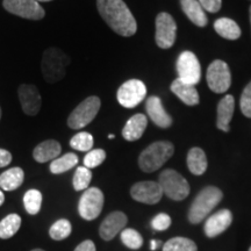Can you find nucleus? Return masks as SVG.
Segmentation results:
<instances>
[{
    "instance_id": "10",
    "label": "nucleus",
    "mask_w": 251,
    "mask_h": 251,
    "mask_svg": "<svg viewBox=\"0 0 251 251\" xmlns=\"http://www.w3.org/2000/svg\"><path fill=\"white\" fill-rule=\"evenodd\" d=\"M207 84L215 93H224L228 91L231 84V75L227 63L216 59L207 70Z\"/></svg>"
},
{
    "instance_id": "13",
    "label": "nucleus",
    "mask_w": 251,
    "mask_h": 251,
    "mask_svg": "<svg viewBox=\"0 0 251 251\" xmlns=\"http://www.w3.org/2000/svg\"><path fill=\"white\" fill-rule=\"evenodd\" d=\"M130 196L136 201L148 205H155L162 199L163 190L156 181H140L133 185Z\"/></svg>"
},
{
    "instance_id": "47",
    "label": "nucleus",
    "mask_w": 251,
    "mask_h": 251,
    "mask_svg": "<svg viewBox=\"0 0 251 251\" xmlns=\"http://www.w3.org/2000/svg\"><path fill=\"white\" fill-rule=\"evenodd\" d=\"M249 251H251V247H250V249H249Z\"/></svg>"
},
{
    "instance_id": "45",
    "label": "nucleus",
    "mask_w": 251,
    "mask_h": 251,
    "mask_svg": "<svg viewBox=\"0 0 251 251\" xmlns=\"http://www.w3.org/2000/svg\"><path fill=\"white\" fill-rule=\"evenodd\" d=\"M31 251H45V250H42V249H34V250H31Z\"/></svg>"
},
{
    "instance_id": "16",
    "label": "nucleus",
    "mask_w": 251,
    "mask_h": 251,
    "mask_svg": "<svg viewBox=\"0 0 251 251\" xmlns=\"http://www.w3.org/2000/svg\"><path fill=\"white\" fill-rule=\"evenodd\" d=\"M233 222V214L229 209H221V211L214 213L206 220L205 234L207 237H216L220 234H222L226 229L229 228V226Z\"/></svg>"
},
{
    "instance_id": "8",
    "label": "nucleus",
    "mask_w": 251,
    "mask_h": 251,
    "mask_svg": "<svg viewBox=\"0 0 251 251\" xmlns=\"http://www.w3.org/2000/svg\"><path fill=\"white\" fill-rule=\"evenodd\" d=\"M178 78L196 86L201 79V67L199 59L192 51H183L177 59Z\"/></svg>"
},
{
    "instance_id": "22",
    "label": "nucleus",
    "mask_w": 251,
    "mask_h": 251,
    "mask_svg": "<svg viewBox=\"0 0 251 251\" xmlns=\"http://www.w3.org/2000/svg\"><path fill=\"white\" fill-rule=\"evenodd\" d=\"M180 6L186 17L197 26L205 27L208 23L205 9L198 0H180Z\"/></svg>"
},
{
    "instance_id": "5",
    "label": "nucleus",
    "mask_w": 251,
    "mask_h": 251,
    "mask_svg": "<svg viewBox=\"0 0 251 251\" xmlns=\"http://www.w3.org/2000/svg\"><path fill=\"white\" fill-rule=\"evenodd\" d=\"M158 184L161 185L163 194L176 201L184 200L190 194V185L187 180L177 171L164 170L159 175Z\"/></svg>"
},
{
    "instance_id": "14",
    "label": "nucleus",
    "mask_w": 251,
    "mask_h": 251,
    "mask_svg": "<svg viewBox=\"0 0 251 251\" xmlns=\"http://www.w3.org/2000/svg\"><path fill=\"white\" fill-rule=\"evenodd\" d=\"M19 100L25 114L34 117L40 112L42 105V98L39 92V89L31 84H23L18 90Z\"/></svg>"
},
{
    "instance_id": "29",
    "label": "nucleus",
    "mask_w": 251,
    "mask_h": 251,
    "mask_svg": "<svg viewBox=\"0 0 251 251\" xmlns=\"http://www.w3.org/2000/svg\"><path fill=\"white\" fill-rule=\"evenodd\" d=\"M24 205L27 213L30 215H36L42 206V193L37 190L27 191L24 197Z\"/></svg>"
},
{
    "instance_id": "46",
    "label": "nucleus",
    "mask_w": 251,
    "mask_h": 251,
    "mask_svg": "<svg viewBox=\"0 0 251 251\" xmlns=\"http://www.w3.org/2000/svg\"><path fill=\"white\" fill-rule=\"evenodd\" d=\"M0 119H1V108H0Z\"/></svg>"
},
{
    "instance_id": "25",
    "label": "nucleus",
    "mask_w": 251,
    "mask_h": 251,
    "mask_svg": "<svg viewBox=\"0 0 251 251\" xmlns=\"http://www.w3.org/2000/svg\"><path fill=\"white\" fill-rule=\"evenodd\" d=\"M214 29L220 36L227 40H237L241 36V29L234 20L220 18L214 23Z\"/></svg>"
},
{
    "instance_id": "33",
    "label": "nucleus",
    "mask_w": 251,
    "mask_h": 251,
    "mask_svg": "<svg viewBox=\"0 0 251 251\" xmlns=\"http://www.w3.org/2000/svg\"><path fill=\"white\" fill-rule=\"evenodd\" d=\"M92 180V172L90 169L85 168V166H78L76 172H75L74 180V188L76 191H84L89 188V185Z\"/></svg>"
},
{
    "instance_id": "1",
    "label": "nucleus",
    "mask_w": 251,
    "mask_h": 251,
    "mask_svg": "<svg viewBox=\"0 0 251 251\" xmlns=\"http://www.w3.org/2000/svg\"><path fill=\"white\" fill-rule=\"evenodd\" d=\"M99 14L119 35L129 37L137 30V24L124 0H97Z\"/></svg>"
},
{
    "instance_id": "36",
    "label": "nucleus",
    "mask_w": 251,
    "mask_h": 251,
    "mask_svg": "<svg viewBox=\"0 0 251 251\" xmlns=\"http://www.w3.org/2000/svg\"><path fill=\"white\" fill-rule=\"evenodd\" d=\"M171 226V218L165 213L157 214L151 221V228L156 231L166 230Z\"/></svg>"
},
{
    "instance_id": "23",
    "label": "nucleus",
    "mask_w": 251,
    "mask_h": 251,
    "mask_svg": "<svg viewBox=\"0 0 251 251\" xmlns=\"http://www.w3.org/2000/svg\"><path fill=\"white\" fill-rule=\"evenodd\" d=\"M25 172L21 168H12L0 175V187L4 191H14L23 185Z\"/></svg>"
},
{
    "instance_id": "19",
    "label": "nucleus",
    "mask_w": 251,
    "mask_h": 251,
    "mask_svg": "<svg viewBox=\"0 0 251 251\" xmlns=\"http://www.w3.org/2000/svg\"><path fill=\"white\" fill-rule=\"evenodd\" d=\"M171 91L188 106H196L199 103V93H198L196 86L185 83L179 78L172 81Z\"/></svg>"
},
{
    "instance_id": "28",
    "label": "nucleus",
    "mask_w": 251,
    "mask_h": 251,
    "mask_svg": "<svg viewBox=\"0 0 251 251\" xmlns=\"http://www.w3.org/2000/svg\"><path fill=\"white\" fill-rule=\"evenodd\" d=\"M163 251H198V248L190 238L174 237L163 244Z\"/></svg>"
},
{
    "instance_id": "7",
    "label": "nucleus",
    "mask_w": 251,
    "mask_h": 251,
    "mask_svg": "<svg viewBox=\"0 0 251 251\" xmlns=\"http://www.w3.org/2000/svg\"><path fill=\"white\" fill-rule=\"evenodd\" d=\"M103 207V193L98 187L85 190L78 203L79 215L86 221H92L100 215Z\"/></svg>"
},
{
    "instance_id": "42",
    "label": "nucleus",
    "mask_w": 251,
    "mask_h": 251,
    "mask_svg": "<svg viewBox=\"0 0 251 251\" xmlns=\"http://www.w3.org/2000/svg\"><path fill=\"white\" fill-rule=\"evenodd\" d=\"M36 1H39V2H48V1H51V0H36Z\"/></svg>"
},
{
    "instance_id": "37",
    "label": "nucleus",
    "mask_w": 251,
    "mask_h": 251,
    "mask_svg": "<svg viewBox=\"0 0 251 251\" xmlns=\"http://www.w3.org/2000/svg\"><path fill=\"white\" fill-rule=\"evenodd\" d=\"M198 1L202 6V8L205 11L209 12V13H216V12H219L222 5L221 0H198Z\"/></svg>"
},
{
    "instance_id": "9",
    "label": "nucleus",
    "mask_w": 251,
    "mask_h": 251,
    "mask_svg": "<svg viewBox=\"0 0 251 251\" xmlns=\"http://www.w3.org/2000/svg\"><path fill=\"white\" fill-rule=\"evenodd\" d=\"M147 96V87L143 81L130 79L122 84L118 90V101L126 108H134L143 101Z\"/></svg>"
},
{
    "instance_id": "32",
    "label": "nucleus",
    "mask_w": 251,
    "mask_h": 251,
    "mask_svg": "<svg viewBox=\"0 0 251 251\" xmlns=\"http://www.w3.org/2000/svg\"><path fill=\"white\" fill-rule=\"evenodd\" d=\"M120 238L121 242L131 250H137L143 246V238L141 236L139 231H136L135 229L125 228L124 230L121 231Z\"/></svg>"
},
{
    "instance_id": "3",
    "label": "nucleus",
    "mask_w": 251,
    "mask_h": 251,
    "mask_svg": "<svg viewBox=\"0 0 251 251\" xmlns=\"http://www.w3.org/2000/svg\"><path fill=\"white\" fill-rule=\"evenodd\" d=\"M71 59L69 56L58 48H49L43 52L41 68L42 75L47 83L55 84L62 80L67 75V67Z\"/></svg>"
},
{
    "instance_id": "41",
    "label": "nucleus",
    "mask_w": 251,
    "mask_h": 251,
    "mask_svg": "<svg viewBox=\"0 0 251 251\" xmlns=\"http://www.w3.org/2000/svg\"><path fill=\"white\" fill-rule=\"evenodd\" d=\"M4 201H5V196H4V193H2V191L0 190V206L4 203Z\"/></svg>"
},
{
    "instance_id": "38",
    "label": "nucleus",
    "mask_w": 251,
    "mask_h": 251,
    "mask_svg": "<svg viewBox=\"0 0 251 251\" xmlns=\"http://www.w3.org/2000/svg\"><path fill=\"white\" fill-rule=\"evenodd\" d=\"M12 162L11 152L5 149H0V168L7 166Z\"/></svg>"
},
{
    "instance_id": "44",
    "label": "nucleus",
    "mask_w": 251,
    "mask_h": 251,
    "mask_svg": "<svg viewBox=\"0 0 251 251\" xmlns=\"http://www.w3.org/2000/svg\"><path fill=\"white\" fill-rule=\"evenodd\" d=\"M249 13H250V24H251V6H250V9H249Z\"/></svg>"
},
{
    "instance_id": "15",
    "label": "nucleus",
    "mask_w": 251,
    "mask_h": 251,
    "mask_svg": "<svg viewBox=\"0 0 251 251\" xmlns=\"http://www.w3.org/2000/svg\"><path fill=\"white\" fill-rule=\"evenodd\" d=\"M128 219L125 213L113 212L107 215L101 222L99 228V235L103 241H111L122 231L127 225Z\"/></svg>"
},
{
    "instance_id": "26",
    "label": "nucleus",
    "mask_w": 251,
    "mask_h": 251,
    "mask_svg": "<svg viewBox=\"0 0 251 251\" xmlns=\"http://www.w3.org/2000/svg\"><path fill=\"white\" fill-rule=\"evenodd\" d=\"M78 164V157L74 152H68L62 157L54 159L50 164V172L54 175L64 174Z\"/></svg>"
},
{
    "instance_id": "27",
    "label": "nucleus",
    "mask_w": 251,
    "mask_h": 251,
    "mask_svg": "<svg viewBox=\"0 0 251 251\" xmlns=\"http://www.w3.org/2000/svg\"><path fill=\"white\" fill-rule=\"evenodd\" d=\"M21 226V218L18 214H9L0 221V238L7 240L18 233Z\"/></svg>"
},
{
    "instance_id": "18",
    "label": "nucleus",
    "mask_w": 251,
    "mask_h": 251,
    "mask_svg": "<svg viewBox=\"0 0 251 251\" xmlns=\"http://www.w3.org/2000/svg\"><path fill=\"white\" fill-rule=\"evenodd\" d=\"M148 126V119L144 114H135L131 117L122 129V136L127 141H136L142 137V135Z\"/></svg>"
},
{
    "instance_id": "35",
    "label": "nucleus",
    "mask_w": 251,
    "mask_h": 251,
    "mask_svg": "<svg viewBox=\"0 0 251 251\" xmlns=\"http://www.w3.org/2000/svg\"><path fill=\"white\" fill-rule=\"evenodd\" d=\"M241 111L247 118H251V81L246 86L243 90L242 94H241Z\"/></svg>"
},
{
    "instance_id": "34",
    "label": "nucleus",
    "mask_w": 251,
    "mask_h": 251,
    "mask_svg": "<svg viewBox=\"0 0 251 251\" xmlns=\"http://www.w3.org/2000/svg\"><path fill=\"white\" fill-rule=\"evenodd\" d=\"M106 152L102 149H93L84 157V166L87 169H94L105 161Z\"/></svg>"
},
{
    "instance_id": "12",
    "label": "nucleus",
    "mask_w": 251,
    "mask_h": 251,
    "mask_svg": "<svg viewBox=\"0 0 251 251\" xmlns=\"http://www.w3.org/2000/svg\"><path fill=\"white\" fill-rule=\"evenodd\" d=\"M4 8L9 13L28 20H41L46 12L36 0H4Z\"/></svg>"
},
{
    "instance_id": "43",
    "label": "nucleus",
    "mask_w": 251,
    "mask_h": 251,
    "mask_svg": "<svg viewBox=\"0 0 251 251\" xmlns=\"http://www.w3.org/2000/svg\"><path fill=\"white\" fill-rule=\"evenodd\" d=\"M114 137H115V136H114V135H113V134L108 135V139H109V140H113V139H114Z\"/></svg>"
},
{
    "instance_id": "4",
    "label": "nucleus",
    "mask_w": 251,
    "mask_h": 251,
    "mask_svg": "<svg viewBox=\"0 0 251 251\" xmlns=\"http://www.w3.org/2000/svg\"><path fill=\"white\" fill-rule=\"evenodd\" d=\"M174 144L166 141H158L150 144L141 152L139 157V165L144 172H153L158 170L165 162H168L174 155Z\"/></svg>"
},
{
    "instance_id": "21",
    "label": "nucleus",
    "mask_w": 251,
    "mask_h": 251,
    "mask_svg": "<svg viewBox=\"0 0 251 251\" xmlns=\"http://www.w3.org/2000/svg\"><path fill=\"white\" fill-rule=\"evenodd\" d=\"M235 108V99L233 96L228 94L218 105V120L216 126L220 130L229 131V124H230L231 118L234 114Z\"/></svg>"
},
{
    "instance_id": "20",
    "label": "nucleus",
    "mask_w": 251,
    "mask_h": 251,
    "mask_svg": "<svg viewBox=\"0 0 251 251\" xmlns=\"http://www.w3.org/2000/svg\"><path fill=\"white\" fill-rule=\"evenodd\" d=\"M62 147L57 141L47 140L35 147L33 151V157L36 162L46 163L49 161H54L56 157L61 155Z\"/></svg>"
},
{
    "instance_id": "30",
    "label": "nucleus",
    "mask_w": 251,
    "mask_h": 251,
    "mask_svg": "<svg viewBox=\"0 0 251 251\" xmlns=\"http://www.w3.org/2000/svg\"><path fill=\"white\" fill-rule=\"evenodd\" d=\"M72 231V226L69 220L61 219L57 220L49 229V235L52 240L62 241L70 236Z\"/></svg>"
},
{
    "instance_id": "17",
    "label": "nucleus",
    "mask_w": 251,
    "mask_h": 251,
    "mask_svg": "<svg viewBox=\"0 0 251 251\" xmlns=\"http://www.w3.org/2000/svg\"><path fill=\"white\" fill-rule=\"evenodd\" d=\"M146 109L149 118L156 126L161 128H169L172 125V119L163 107L158 97H149L146 101Z\"/></svg>"
},
{
    "instance_id": "2",
    "label": "nucleus",
    "mask_w": 251,
    "mask_h": 251,
    "mask_svg": "<svg viewBox=\"0 0 251 251\" xmlns=\"http://www.w3.org/2000/svg\"><path fill=\"white\" fill-rule=\"evenodd\" d=\"M224 194L215 186H207L198 194L188 211V220L191 224H200L208 216L213 209L221 201Z\"/></svg>"
},
{
    "instance_id": "40",
    "label": "nucleus",
    "mask_w": 251,
    "mask_h": 251,
    "mask_svg": "<svg viewBox=\"0 0 251 251\" xmlns=\"http://www.w3.org/2000/svg\"><path fill=\"white\" fill-rule=\"evenodd\" d=\"M162 246V242H161V241H157V240H152L151 241V242H150V249H151L152 251L153 250H156L157 249V248H158V247H161Z\"/></svg>"
},
{
    "instance_id": "24",
    "label": "nucleus",
    "mask_w": 251,
    "mask_h": 251,
    "mask_svg": "<svg viewBox=\"0 0 251 251\" xmlns=\"http://www.w3.org/2000/svg\"><path fill=\"white\" fill-rule=\"evenodd\" d=\"M187 166L191 174L201 176L207 170V157L202 149L192 148L187 153Z\"/></svg>"
},
{
    "instance_id": "6",
    "label": "nucleus",
    "mask_w": 251,
    "mask_h": 251,
    "mask_svg": "<svg viewBox=\"0 0 251 251\" xmlns=\"http://www.w3.org/2000/svg\"><path fill=\"white\" fill-rule=\"evenodd\" d=\"M101 101L98 97L92 96L86 98L77 106L68 118V126L71 129H81L94 120L98 114Z\"/></svg>"
},
{
    "instance_id": "11",
    "label": "nucleus",
    "mask_w": 251,
    "mask_h": 251,
    "mask_svg": "<svg viewBox=\"0 0 251 251\" xmlns=\"http://www.w3.org/2000/svg\"><path fill=\"white\" fill-rule=\"evenodd\" d=\"M177 36V25L169 13L162 12L156 17V43L159 48L169 49L174 46Z\"/></svg>"
},
{
    "instance_id": "31",
    "label": "nucleus",
    "mask_w": 251,
    "mask_h": 251,
    "mask_svg": "<svg viewBox=\"0 0 251 251\" xmlns=\"http://www.w3.org/2000/svg\"><path fill=\"white\" fill-rule=\"evenodd\" d=\"M93 143V136L86 131H80L70 140V147L78 151H91Z\"/></svg>"
},
{
    "instance_id": "39",
    "label": "nucleus",
    "mask_w": 251,
    "mask_h": 251,
    "mask_svg": "<svg viewBox=\"0 0 251 251\" xmlns=\"http://www.w3.org/2000/svg\"><path fill=\"white\" fill-rule=\"evenodd\" d=\"M75 251H96V246L91 240H86L78 244Z\"/></svg>"
}]
</instances>
